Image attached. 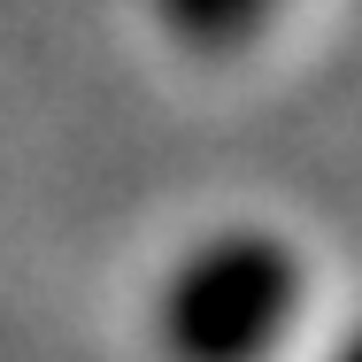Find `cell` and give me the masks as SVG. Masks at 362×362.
Here are the masks:
<instances>
[{"label":"cell","instance_id":"6da1fadb","mask_svg":"<svg viewBox=\"0 0 362 362\" xmlns=\"http://www.w3.org/2000/svg\"><path fill=\"white\" fill-rule=\"evenodd\" d=\"M300 300L308 270L293 239L231 223L170 262L154 293V339L170 362H270L300 324Z\"/></svg>","mask_w":362,"mask_h":362},{"label":"cell","instance_id":"3957f363","mask_svg":"<svg viewBox=\"0 0 362 362\" xmlns=\"http://www.w3.org/2000/svg\"><path fill=\"white\" fill-rule=\"evenodd\" d=\"M324 362H362V324H355V332H339V347H332Z\"/></svg>","mask_w":362,"mask_h":362},{"label":"cell","instance_id":"7a4b0ae2","mask_svg":"<svg viewBox=\"0 0 362 362\" xmlns=\"http://www.w3.org/2000/svg\"><path fill=\"white\" fill-rule=\"evenodd\" d=\"M154 8L193 54H231L278 16V0H154Z\"/></svg>","mask_w":362,"mask_h":362}]
</instances>
